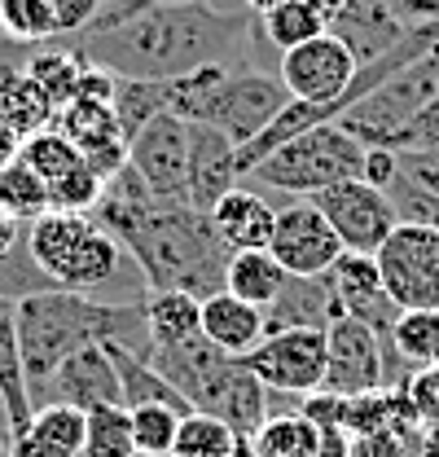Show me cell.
Here are the masks:
<instances>
[{
    "mask_svg": "<svg viewBox=\"0 0 439 457\" xmlns=\"http://www.w3.org/2000/svg\"><path fill=\"white\" fill-rule=\"evenodd\" d=\"M386 198H391V207H395V216L404 220V225H427L439 233V194L431 189H422V185H413L404 171L391 180V189H386Z\"/></svg>",
    "mask_w": 439,
    "mask_h": 457,
    "instance_id": "ab89813d",
    "label": "cell"
},
{
    "mask_svg": "<svg viewBox=\"0 0 439 457\" xmlns=\"http://www.w3.org/2000/svg\"><path fill=\"white\" fill-rule=\"evenodd\" d=\"M343 317L329 278H286L273 308L264 312V335L277 330H329V321Z\"/></svg>",
    "mask_w": 439,
    "mask_h": 457,
    "instance_id": "ffe728a7",
    "label": "cell"
},
{
    "mask_svg": "<svg viewBox=\"0 0 439 457\" xmlns=\"http://www.w3.org/2000/svg\"><path fill=\"white\" fill-rule=\"evenodd\" d=\"M36 404H70L79 413H93L102 404H123L106 343H93V347H79L75 356H66L49 374V383L36 392Z\"/></svg>",
    "mask_w": 439,
    "mask_h": 457,
    "instance_id": "5bb4252c",
    "label": "cell"
},
{
    "mask_svg": "<svg viewBox=\"0 0 439 457\" xmlns=\"http://www.w3.org/2000/svg\"><path fill=\"white\" fill-rule=\"evenodd\" d=\"M0 400H4L9 427L18 436L36 413V396H31V378H27L22 343H18V303L4 295H0Z\"/></svg>",
    "mask_w": 439,
    "mask_h": 457,
    "instance_id": "603a6c76",
    "label": "cell"
},
{
    "mask_svg": "<svg viewBox=\"0 0 439 457\" xmlns=\"http://www.w3.org/2000/svg\"><path fill=\"white\" fill-rule=\"evenodd\" d=\"M400 392H404L409 404H413L418 427H422V431H439V365L413 370V374L400 383Z\"/></svg>",
    "mask_w": 439,
    "mask_h": 457,
    "instance_id": "60d3db41",
    "label": "cell"
},
{
    "mask_svg": "<svg viewBox=\"0 0 439 457\" xmlns=\"http://www.w3.org/2000/svg\"><path fill=\"white\" fill-rule=\"evenodd\" d=\"M237 185H242L237 145L207 123H189V207L211 212Z\"/></svg>",
    "mask_w": 439,
    "mask_h": 457,
    "instance_id": "e0dca14e",
    "label": "cell"
},
{
    "mask_svg": "<svg viewBox=\"0 0 439 457\" xmlns=\"http://www.w3.org/2000/svg\"><path fill=\"white\" fill-rule=\"evenodd\" d=\"M260 31H264L269 49L281 57L290 49H299V45H308V40H317V36H326L329 18L308 0H286V4H277L260 18Z\"/></svg>",
    "mask_w": 439,
    "mask_h": 457,
    "instance_id": "f546056e",
    "label": "cell"
},
{
    "mask_svg": "<svg viewBox=\"0 0 439 457\" xmlns=\"http://www.w3.org/2000/svg\"><path fill=\"white\" fill-rule=\"evenodd\" d=\"M159 4H185V0H159ZM207 4H216V9H228V4H224V0H207ZM233 9H242V4H237V0H233Z\"/></svg>",
    "mask_w": 439,
    "mask_h": 457,
    "instance_id": "f907efd6",
    "label": "cell"
},
{
    "mask_svg": "<svg viewBox=\"0 0 439 457\" xmlns=\"http://www.w3.org/2000/svg\"><path fill=\"white\" fill-rule=\"evenodd\" d=\"M312 203L326 212V220L334 225L343 251H356V255H378L383 242L395 233V225H400V216H395L386 189L360 180V176H356V180H343V185H329Z\"/></svg>",
    "mask_w": 439,
    "mask_h": 457,
    "instance_id": "30bf717a",
    "label": "cell"
},
{
    "mask_svg": "<svg viewBox=\"0 0 439 457\" xmlns=\"http://www.w3.org/2000/svg\"><path fill=\"white\" fill-rule=\"evenodd\" d=\"M141 312H145L150 352L154 347H176V343L203 335V299L189 295V290H145Z\"/></svg>",
    "mask_w": 439,
    "mask_h": 457,
    "instance_id": "cb8c5ba5",
    "label": "cell"
},
{
    "mask_svg": "<svg viewBox=\"0 0 439 457\" xmlns=\"http://www.w3.org/2000/svg\"><path fill=\"white\" fill-rule=\"evenodd\" d=\"M395 176H400V154H395V150H383V145H374V150L365 154L360 180H369V185H378V189H391Z\"/></svg>",
    "mask_w": 439,
    "mask_h": 457,
    "instance_id": "ee69618b",
    "label": "cell"
},
{
    "mask_svg": "<svg viewBox=\"0 0 439 457\" xmlns=\"http://www.w3.org/2000/svg\"><path fill=\"white\" fill-rule=\"evenodd\" d=\"M0 119H4L22 141H27V137H36V132L54 128L57 106L49 102V93H45L27 71H13V75H4V79H0Z\"/></svg>",
    "mask_w": 439,
    "mask_h": 457,
    "instance_id": "83f0119b",
    "label": "cell"
},
{
    "mask_svg": "<svg viewBox=\"0 0 439 457\" xmlns=\"http://www.w3.org/2000/svg\"><path fill=\"white\" fill-rule=\"evenodd\" d=\"M132 413V445L145 457H171L176 449V431H180V409L171 404H137Z\"/></svg>",
    "mask_w": 439,
    "mask_h": 457,
    "instance_id": "d590c367",
    "label": "cell"
},
{
    "mask_svg": "<svg viewBox=\"0 0 439 457\" xmlns=\"http://www.w3.org/2000/svg\"><path fill=\"white\" fill-rule=\"evenodd\" d=\"M27 251L40 264V273L70 295H88L110 303V286H128L137 299H145V278L132 264V255L110 237L93 216L75 212H45L27 228Z\"/></svg>",
    "mask_w": 439,
    "mask_h": 457,
    "instance_id": "5b68a950",
    "label": "cell"
},
{
    "mask_svg": "<svg viewBox=\"0 0 439 457\" xmlns=\"http://www.w3.org/2000/svg\"><path fill=\"white\" fill-rule=\"evenodd\" d=\"M84 457H137L132 445V413L123 404H102L88 413Z\"/></svg>",
    "mask_w": 439,
    "mask_h": 457,
    "instance_id": "e575fe53",
    "label": "cell"
},
{
    "mask_svg": "<svg viewBox=\"0 0 439 457\" xmlns=\"http://www.w3.org/2000/svg\"><path fill=\"white\" fill-rule=\"evenodd\" d=\"M203 339H211L228 356H246L264 339V312L228 290L203 299Z\"/></svg>",
    "mask_w": 439,
    "mask_h": 457,
    "instance_id": "7402d4cb",
    "label": "cell"
},
{
    "mask_svg": "<svg viewBox=\"0 0 439 457\" xmlns=\"http://www.w3.org/2000/svg\"><path fill=\"white\" fill-rule=\"evenodd\" d=\"M0 40L22 45V49L62 40L49 0H0Z\"/></svg>",
    "mask_w": 439,
    "mask_h": 457,
    "instance_id": "4dcf8cb0",
    "label": "cell"
},
{
    "mask_svg": "<svg viewBox=\"0 0 439 457\" xmlns=\"http://www.w3.org/2000/svg\"><path fill=\"white\" fill-rule=\"evenodd\" d=\"M286 278L290 273L277 264L269 246L264 251H233L228 255V269H224V290L237 295V299H246V303H255L260 312H269L273 299L281 295V286H286Z\"/></svg>",
    "mask_w": 439,
    "mask_h": 457,
    "instance_id": "484cf974",
    "label": "cell"
},
{
    "mask_svg": "<svg viewBox=\"0 0 439 457\" xmlns=\"http://www.w3.org/2000/svg\"><path fill=\"white\" fill-rule=\"evenodd\" d=\"M329 31L356 54L360 66L374 62V57L391 54V49L409 36V27L391 13L386 0H343V9L334 13Z\"/></svg>",
    "mask_w": 439,
    "mask_h": 457,
    "instance_id": "ac0fdd59",
    "label": "cell"
},
{
    "mask_svg": "<svg viewBox=\"0 0 439 457\" xmlns=\"http://www.w3.org/2000/svg\"><path fill=\"white\" fill-rule=\"evenodd\" d=\"M365 154H369V145L356 141L343 123H326V128H312V132L277 145L246 176L269 189L294 194V198H317L329 185L356 180L365 171Z\"/></svg>",
    "mask_w": 439,
    "mask_h": 457,
    "instance_id": "8992f818",
    "label": "cell"
},
{
    "mask_svg": "<svg viewBox=\"0 0 439 457\" xmlns=\"http://www.w3.org/2000/svg\"><path fill=\"white\" fill-rule=\"evenodd\" d=\"M391 299L400 312L409 308H439V233L427 225H395V233L374 255Z\"/></svg>",
    "mask_w": 439,
    "mask_h": 457,
    "instance_id": "9c48e42d",
    "label": "cell"
},
{
    "mask_svg": "<svg viewBox=\"0 0 439 457\" xmlns=\"http://www.w3.org/2000/svg\"><path fill=\"white\" fill-rule=\"evenodd\" d=\"M391 347H395V356H400L409 370L435 365L439 308H409V312H400V317H395V330H391Z\"/></svg>",
    "mask_w": 439,
    "mask_h": 457,
    "instance_id": "d6a6232c",
    "label": "cell"
},
{
    "mask_svg": "<svg viewBox=\"0 0 439 457\" xmlns=\"http://www.w3.org/2000/svg\"><path fill=\"white\" fill-rule=\"evenodd\" d=\"M400 171H404L413 185L439 194V150H427V154H400Z\"/></svg>",
    "mask_w": 439,
    "mask_h": 457,
    "instance_id": "7bdbcfd3",
    "label": "cell"
},
{
    "mask_svg": "<svg viewBox=\"0 0 439 457\" xmlns=\"http://www.w3.org/2000/svg\"><path fill=\"white\" fill-rule=\"evenodd\" d=\"M356 71H360L356 54L334 31H326V36H317V40H308V45H299V49L277 57V79L286 84L290 102H308V106L338 102L352 88Z\"/></svg>",
    "mask_w": 439,
    "mask_h": 457,
    "instance_id": "7c38bea8",
    "label": "cell"
},
{
    "mask_svg": "<svg viewBox=\"0 0 439 457\" xmlns=\"http://www.w3.org/2000/svg\"><path fill=\"white\" fill-rule=\"evenodd\" d=\"M435 365H439V356H435Z\"/></svg>",
    "mask_w": 439,
    "mask_h": 457,
    "instance_id": "f5cc1de1",
    "label": "cell"
},
{
    "mask_svg": "<svg viewBox=\"0 0 439 457\" xmlns=\"http://www.w3.org/2000/svg\"><path fill=\"white\" fill-rule=\"evenodd\" d=\"M246 13H255V18H264L269 9H277V4H286V0H237Z\"/></svg>",
    "mask_w": 439,
    "mask_h": 457,
    "instance_id": "7dc6e473",
    "label": "cell"
},
{
    "mask_svg": "<svg viewBox=\"0 0 439 457\" xmlns=\"http://www.w3.org/2000/svg\"><path fill=\"white\" fill-rule=\"evenodd\" d=\"M18 343L22 365L31 378V396L49 383L57 365L93 343H123L141 356H150L145 312L141 303H102L70 290H40L18 299Z\"/></svg>",
    "mask_w": 439,
    "mask_h": 457,
    "instance_id": "3957f363",
    "label": "cell"
},
{
    "mask_svg": "<svg viewBox=\"0 0 439 457\" xmlns=\"http://www.w3.org/2000/svg\"><path fill=\"white\" fill-rule=\"evenodd\" d=\"M75 49L119 79L167 84L211 62L255 66V54L269 49V40L260 31V18L246 9H216L207 0H141L137 9L75 36Z\"/></svg>",
    "mask_w": 439,
    "mask_h": 457,
    "instance_id": "6da1fadb",
    "label": "cell"
},
{
    "mask_svg": "<svg viewBox=\"0 0 439 457\" xmlns=\"http://www.w3.org/2000/svg\"><path fill=\"white\" fill-rule=\"evenodd\" d=\"M22 163L36 168L45 180H57V176H66L70 168H79L84 154H79V145L62 128H45V132H36V137L22 141Z\"/></svg>",
    "mask_w": 439,
    "mask_h": 457,
    "instance_id": "f35d334b",
    "label": "cell"
},
{
    "mask_svg": "<svg viewBox=\"0 0 439 457\" xmlns=\"http://www.w3.org/2000/svg\"><path fill=\"white\" fill-rule=\"evenodd\" d=\"M150 365L180 392V400L194 413H211L220 422H228L242 445H251V436L273 413L269 409V387L246 370V361L220 352L216 343L203 339V335L176 343V347H154Z\"/></svg>",
    "mask_w": 439,
    "mask_h": 457,
    "instance_id": "277c9868",
    "label": "cell"
},
{
    "mask_svg": "<svg viewBox=\"0 0 439 457\" xmlns=\"http://www.w3.org/2000/svg\"><path fill=\"white\" fill-rule=\"evenodd\" d=\"M84 66H88V57L79 54L75 45H66V40L40 45V49H31V57H27V75L49 93V102H54L57 111H62V106H70V102L79 97Z\"/></svg>",
    "mask_w": 439,
    "mask_h": 457,
    "instance_id": "4316f807",
    "label": "cell"
},
{
    "mask_svg": "<svg viewBox=\"0 0 439 457\" xmlns=\"http://www.w3.org/2000/svg\"><path fill=\"white\" fill-rule=\"evenodd\" d=\"M0 457H13V427H9V418H0Z\"/></svg>",
    "mask_w": 439,
    "mask_h": 457,
    "instance_id": "c3c4849f",
    "label": "cell"
},
{
    "mask_svg": "<svg viewBox=\"0 0 439 457\" xmlns=\"http://www.w3.org/2000/svg\"><path fill=\"white\" fill-rule=\"evenodd\" d=\"M49 9H54L62 40H75V36L93 31L97 18H102V0H49Z\"/></svg>",
    "mask_w": 439,
    "mask_h": 457,
    "instance_id": "b9f144b4",
    "label": "cell"
},
{
    "mask_svg": "<svg viewBox=\"0 0 439 457\" xmlns=\"http://www.w3.org/2000/svg\"><path fill=\"white\" fill-rule=\"evenodd\" d=\"M242 453H246V445L237 440V431L228 422H220L211 413H185L180 418L171 457H242Z\"/></svg>",
    "mask_w": 439,
    "mask_h": 457,
    "instance_id": "1f68e13d",
    "label": "cell"
},
{
    "mask_svg": "<svg viewBox=\"0 0 439 457\" xmlns=\"http://www.w3.org/2000/svg\"><path fill=\"white\" fill-rule=\"evenodd\" d=\"M0 207L9 216H18L22 225H31L49 212V180L36 168H27L22 154L9 168H0Z\"/></svg>",
    "mask_w": 439,
    "mask_h": 457,
    "instance_id": "836d02e7",
    "label": "cell"
},
{
    "mask_svg": "<svg viewBox=\"0 0 439 457\" xmlns=\"http://www.w3.org/2000/svg\"><path fill=\"white\" fill-rule=\"evenodd\" d=\"M106 194V176L88 163L70 168L66 176L49 180V212H75V216H93L97 203Z\"/></svg>",
    "mask_w": 439,
    "mask_h": 457,
    "instance_id": "74e56055",
    "label": "cell"
},
{
    "mask_svg": "<svg viewBox=\"0 0 439 457\" xmlns=\"http://www.w3.org/2000/svg\"><path fill=\"white\" fill-rule=\"evenodd\" d=\"M334 286V299H338V312L343 317H356L365 321L369 330H378L391 343L395 330V317H400V303L391 299L383 273H378V260L374 255H356V251H343L338 264L326 273Z\"/></svg>",
    "mask_w": 439,
    "mask_h": 457,
    "instance_id": "9a60e30c",
    "label": "cell"
},
{
    "mask_svg": "<svg viewBox=\"0 0 439 457\" xmlns=\"http://www.w3.org/2000/svg\"><path fill=\"white\" fill-rule=\"evenodd\" d=\"M110 361H114V374H119V392H123V409H137V404H171L180 413H194L180 392L167 383L163 374L150 365V356L123 347V343H106Z\"/></svg>",
    "mask_w": 439,
    "mask_h": 457,
    "instance_id": "d4e9b609",
    "label": "cell"
},
{
    "mask_svg": "<svg viewBox=\"0 0 439 457\" xmlns=\"http://www.w3.org/2000/svg\"><path fill=\"white\" fill-rule=\"evenodd\" d=\"M84 154L88 168H97L102 176H119L132 159V141L123 137V123L114 114V102H70L57 111V123Z\"/></svg>",
    "mask_w": 439,
    "mask_h": 457,
    "instance_id": "2e32d148",
    "label": "cell"
},
{
    "mask_svg": "<svg viewBox=\"0 0 439 457\" xmlns=\"http://www.w3.org/2000/svg\"><path fill=\"white\" fill-rule=\"evenodd\" d=\"M0 418H9V413H4V400H0Z\"/></svg>",
    "mask_w": 439,
    "mask_h": 457,
    "instance_id": "816d5d0a",
    "label": "cell"
},
{
    "mask_svg": "<svg viewBox=\"0 0 439 457\" xmlns=\"http://www.w3.org/2000/svg\"><path fill=\"white\" fill-rule=\"evenodd\" d=\"M391 343L356 317H334L326 330V387L329 396L356 400L386 392Z\"/></svg>",
    "mask_w": 439,
    "mask_h": 457,
    "instance_id": "ba28073f",
    "label": "cell"
},
{
    "mask_svg": "<svg viewBox=\"0 0 439 457\" xmlns=\"http://www.w3.org/2000/svg\"><path fill=\"white\" fill-rule=\"evenodd\" d=\"M18 233H22V220H18V216H9V212L0 207V260L18 246Z\"/></svg>",
    "mask_w": 439,
    "mask_h": 457,
    "instance_id": "f6af8a7d",
    "label": "cell"
},
{
    "mask_svg": "<svg viewBox=\"0 0 439 457\" xmlns=\"http://www.w3.org/2000/svg\"><path fill=\"white\" fill-rule=\"evenodd\" d=\"M269 396H317L326 387V330H277L242 356Z\"/></svg>",
    "mask_w": 439,
    "mask_h": 457,
    "instance_id": "52a82bcc",
    "label": "cell"
},
{
    "mask_svg": "<svg viewBox=\"0 0 439 457\" xmlns=\"http://www.w3.org/2000/svg\"><path fill=\"white\" fill-rule=\"evenodd\" d=\"M93 220L132 255L150 290H189L198 299L224 290L233 251L216 237L211 216L180 198L150 194L132 163L106 180Z\"/></svg>",
    "mask_w": 439,
    "mask_h": 457,
    "instance_id": "7a4b0ae2",
    "label": "cell"
},
{
    "mask_svg": "<svg viewBox=\"0 0 439 457\" xmlns=\"http://www.w3.org/2000/svg\"><path fill=\"white\" fill-rule=\"evenodd\" d=\"M132 171L145 180L150 194L189 203V123L176 114L150 119L132 137Z\"/></svg>",
    "mask_w": 439,
    "mask_h": 457,
    "instance_id": "4fadbf2b",
    "label": "cell"
},
{
    "mask_svg": "<svg viewBox=\"0 0 439 457\" xmlns=\"http://www.w3.org/2000/svg\"><path fill=\"white\" fill-rule=\"evenodd\" d=\"M114 114L123 123V137L132 141L150 119L167 114L163 84H154V79H119V88H114Z\"/></svg>",
    "mask_w": 439,
    "mask_h": 457,
    "instance_id": "8d00e7d4",
    "label": "cell"
},
{
    "mask_svg": "<svg viewBox=\"0 0 439 457\" xmlns=\"http://www.w3.org/2000/svg\"><path fill=\"white\" fill-rule=\"evenodd\" d=\"M308 4H317V9H321V13H326L329 22H334V13H338V9H343V0H308Z\"/></svg>",
    "mask_w": 439,
    "mask_h": 457,
    "instance_id": "681fc988",
    "label": "cell"
},
{
    "mask_svg": "<svg viewBox=\"0 0 439 457\" xmlns=\"http://www.w3.org/2000/svg\"><path fill=\"white\" fill-rule=\"evenodd\" d=\"M88 413L70 404H36L31 422L13 436V457H84Z\"/></svg>",
    "mask_w": 439,
    "mask_h": 457,
    "instance_id": "44dd1931",
    "label": "cell"
},
{
    "mask_svg": "<svg viewBox=\"0 0 439 457\" xmlns=\"http://www.w3.org/2000/svg\"><path fill=\"white\" fill-rule=\"evenodd\" d=\"M242 457H321V427L308 413H269Z\"/></svg>",
    "mask_w": 439,
    "mask_h": 457,
    "instance_id": "f1b7e54d",
    "label": "cell"
},
{
    "mask_svg": "<svg viewBox=\"0 0 439 457\" xmlns=\"http://www.w3.org/2000/svg\"><path fill=\"white\" fill-rule=\"evenodd\" d=\"M18 154H22V137H18V132H13V128L0 119V168H9Z\"/></svg>",
    "mask_w": 439,
    "mask_h": 457,
    "instance_id": "bcb514c9",
    "label": "cell"
},
{
    "mask_svg": "<svg viewBox=\"0 0 439 457\" xmlns=\"http://www.w3.org/2000/svg\"><path fill=\"white\" fill-rule=\"evenodd\" d=\"M207 216H211V228L228 251H264L273 242L277 207L260 189H246V185L228 189Z\"/></svg>",
    "mask_w": 439,
    "mask_h": 457,
    "instance_id": "d6986e66",
    "label": "cell"
},
{
    "mask_svg": "<svg viewBox=\"0 0 439 457\" xmlns=\"http://www.w3.org/2000/svg\"><path fill=\"white\" fill-rule=\"evenodd\" d=\"M269 251L290 278H326L343 255V242L312 198H290L286 207H277Z\"/></svg>",
    "mask_w": 439,
    "mask_h": 457,
    "instance_id": "8fae6325",
    "label": "cell"
}]
</instances>
